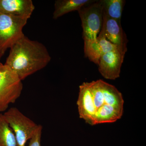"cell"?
<instances>
[{"instance_id": "3", "label": "cell", "mask_w": 146, "mask_h": 146, "mask_svg": "<svg viewBox=\"0 0 146 146\" xmlns=\"http://www.w3.org/2000/svg\"><path fill=\"white\" fill-rule=\"evenodd\" d=\"M28 19L0 12V58L7 50L25 35L23 29Z\"/></svg>"}, {"instance_id": "1", "label": "cell", "mask_w": 146, "mask_h": 146, "mask_svg": "<svg viewBox=\"0 0 146 146\" xmlns=\"http://www.w3.org/2000/svg\"><path fill=\"white\" fill-rule=\"evenodd\" d=\"M77 105L80 118L91 125L115 122L123 112L122 94L100 79L80 86Z\"/></svg>"}, {"instance_id": "4", "label": "cell", "mask_w": 146, "mask_h": 146, "mask_svg": "<svg viewBox=\"0 0 146 146\" xmlns=\"http://www.w3.org/2000/svg\"><path fill=\"white\" fill-rule=\"evenodd\" d=\"M78 11L81 20L84 41L96 40L102 25V0H94L93 2L82 7Z\"/></svg>"}, {"instance_id": "5", "label": "cell", "mask_w": 146, "mask_h": 146, "mask_svg": "<svg viewBox=\"0 0 146 146\" xmlns=\"http://www.w3.org/2000/svg\"><path fill=\"white\" fill-rule=\"evenodd\" d=\"M22 80L7 65L0 67V113L5 111L21 96Z\"/></svg>"}, {"instance_id": "13", "label": "cell", "mask_w": 146, "mask_h": 146, "mask_svg": "<svg viewBox=\"0 0 146 146\" xmlns=\"http://www.w3.org/2000/svg\"><path fill=\"white\" fill-rule=\"evenodd\" d=\"M0 146H17L15 134L2 113H0Z\"/></svg>"}, {"instance_id": "2", "label": "cell", "mask_w": 146, "mask_h": 146, "mask_svg": "<svg viewBox=\"0 0 146 146\" xmlns=\"http://www.w3.org/2000/svg\"><path fill=\"white\" fill-rule=\"evenodd\" d=\"M51 59L44 45L24 35L10 48L5 65L16 73L22 80L44 68Z\"/></svg>"}, {"instance_id": "8", "label": "cell", "mask_w": 146, "mask_h": 146, "mask_svg": "<svg viewBox=\"0 0 146 146\" xmlns=\"http://www.w3.org/2000/svg\"><path fill=\"white\" fill-rule=\"evenodd\" d=\"M98 36H103L113 44L127 50L128 40L121 22L103 15L102 25Z\"/></svg>"}, {"instance_id": "11", "label": "cell", "mask_w": 146, "mask_h": 146, "mask_svg": "<svg viewBox=\"0 0 146 146\" xmlns=\"http://www.w3.org/2000/svg\"><path fill=\"white\" fill-rule=\"evenodd\" d=\"M94 0H56L55 2L53 18L57 19L70 12L78 11L82 7L93 2Z\"/></svg>"}, {"instance_id": "15", "label": "cell", "mask_w": 146, "mask_h": 146, "mask_svg": "<svg viewBox=\"0 0 146 146\" xmlns=\"http://www.w3.org/2000/svg\"><path fill=\"white\" fill-rule=\"evenodd\" d=\"M3 65L0 62V67H1L2 66H3Z\"/></svg>"}, {"instance_id": "10", "label": "cell", "mask_w": 146, "mask_h": 146, "mask_svg": "<svg viewBox=\"0 0 146 146\" xmlns=\"http://www.w3.org/2000/svg\"><path fill=\"white\" fill-rule=\"evenodd\" d=\"M31 0H0V12L29 19L34 11Z\"/></svg>"}, {"instance_id": "6", "label": "cell", "mask_w": 146, "mask_h": 146, "mask_svg": "<svg viewBox=\"0 0 146 146\" xmlns=\"http://www.w3.org/2000/svg\"><path fill=\"white\" fill-rule=\"evenodd\" d=\"M3 115L15 134L17 146H25L27 141L33 136L39 125L16 107L9 108Z\"/></svg>"}, {"instance_id": "7", "label": "cell", "mask_w": 146, "mask_h": 146, "mask_svg": "<svg viewBox=\"0 0 146 146\" xmlns=\"http://www.w3.org/2000/svg\"><path fill=\"white\" fill-rule=\"evenodd\" d=\"M127 51L118 47L102 56L98 65L99 71L104 78L115 80L119 77Z\"/></svg>"}, {"instance_id": "9", "label": "cell", "mask_w": 146, "mask_h": 146, "mask_svg": "<svg viewBox=\"0 0 146 146\" xmlns=\"http://www.w3.org/2000/svg\"><path fill=\"white\" fill-rule=\"evenodd\" d=\"M118 47H119L113 44L103 36H98L94 41L84 42V56L91 62L98 65L102 56Z\"/></svg>"}, {"instance_id": "12", "label": "cell", "mask_w": 146, "mask_h": 146, "mask_svg": "<svg viewBox=\"0 0 146 146\" xmlns=\"http://www.w3.org/2000/svg\"><path fill=\"white\" fill-rule=\"evenodd\" d=\"M103 15L108 18L121 22L124 0H102Z\"/></svg>"}, {"instance_id": "14", "label": "cell", "mask_w": 146, "mask_h": 146, "mask_svg": "<svg viewBox=\"0 0 146 146\" xmlns=\"http://www.w3.org/2000/svg\"><path fill=\"white\" fill-rule=\"evenodd\" d=\"M42 130V126L39 125V126L35 132L33 136L30 139L29 146H41Z\"/></svg>"}]
</instances>
